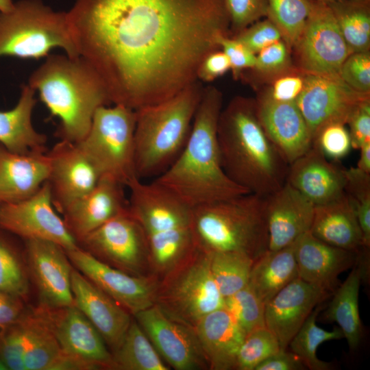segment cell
<instances>
[{"label":"cell","instance_id":"cell-41","mask_svg":"<svg viewBox=\"0 0 370 370\" xmlns=\"http://www.w3.org/2000/svg\"><path fill=\"white\" fill-rule=\"evenodd\" d=\"M281 349L276 336L266 327L246 334L236 356L235 369L254 370Z\"/></svg>","mask_w":370,"mask_h":370},{"label":"cell","instance_id":"cell-5","mask_svg":"<svg viewBox=\"0 0 370 370\" xmlns=\"http://www.w3.org/2000/svg\"><path fill=\"white\" fill-rule=\"evenodd\" d=\"M203 89L197 80L165 101L135 110V169L139 179L158 177L179 156Z\"/></svg>","mask_w":370,"mask_h":370},{"label":"cell","instance_id":"cell-35","mask_svg":"<svg viewBox=\"0 0 370 370\" xmlns=\"http://www.w3.org/2000/svg\"><path fill=\"white\" fill-rule=\"evenodd\" d=\"M115 369L168 370L140 325L132 319L119 347L114 352Z\"/></svg>","mask_w":370,"mask_h":370},{"label":"cell","instance_id":"cell-8","mask_svg":"<svg viewBox=\"0 0 370 370\" xmlns=\"http://www.w3.org/2000/svg\"><path fill=\"white\" fill-rule=\"evenodd\" d=\"M170 318L195 328L208 313L224 307L213 279L210 254L198 247L158 280L156 304Z\"/></svg>","mask_w":370,"mask_h":370},{"label":"cell","instance_id":"cell-37","mask_svg":"<svg viewBox=\"0 0 370 370\" xmlns=\"http://www.w3.org/2000/svg\"><path fill=\"white\" fill-rule=\"evenodd\" d=\"M209 254L213 279L224 298L232 295L248 284L254 262L250 256L237 251Z\"/></svg>","mask_w":370,"mask_h":370},{"label":"cell","instance_id":"cell-14","mask_svg":"<svg viewBox=\"0 0 370 370\" xmlns=\"http://www.w3.org/2000/svg\"><path fill=\"white\" fill-rule=\"evenodd\" d=\"M65 251L77 271L130 314L134 315L156 304L158 279L155 276L129 274L79 246Z\"/></svg>","mask_w":370,"mask_h":370},{"label":"cell","instance_id":"cell-26","mask_svg":"<svg viewBox=\"0 0 370 370\" xmlns=\"http://www.w3.org/2000/svg\"><path fill=\"white\" fill-rule=\"evenodd\" d=\"M286 182L314 206L323 205L345 193V169L330 162L312 145L289 165Z\"/></svg>","mask_w":370,"mask_h":370},{"label":"cell","instance_id":"cell-58","mask_svg":"<svg viewBox=\"0 0 370 370\" xmlns=\"http://www.w3.org/2000/svg\"><path fill=\"white\" fill-rule=\"evenodd\" d=\"M5 369H7L0 358V370H5Z\"/></svg>","mask_w":370,"mask_h":370},{"label":"cell","instance_id":"cell-6","mask_svg":"<svg viewBox=\"0 0 370 370\" xmlns=\"http://www.w3.org/2000/svg\"><path fill=\"white\" fill-rule=\"evenodd\" d=\"M197 246L207 252L237 251L254 261L269 249L265 197L247 193L192 208Z\"/></svg>","mask_w":370,"mask_h":370},{"label":"cell","instance_id":"cell-28","mask_svg":"<svg viewBox=\"0 0 370 370\" xmlns=\"http://www.w3.org/2000/svg\"><path fill=\"white\" fill-rule=\"evenodd\" d=\"M194 329L209 369H235L237 353L246 333L225 307L205 315Z\"/></svg>","mask_w":370,"mask_h":370},{"label":"cell","instance_id":"cell-25","mask_svg":"<svg viewBox=\"0 0 370 370\" xmlns=\"http://www.w3.org/2000/svg\"><path fill=\"white\" fill-rule=\"evenodd\" d=\"M123 186L113 180L101 177L90 192L66 208L62 213L63 220L77 243L128 208Z\"/></svg>","mask_w":370,"mask_h":370},{"label":"cell","instance_id":"cell-43","mask_svg":"<svg viewBox=\"0 0 370 370\" xmlns=\"http://www.w3.org/2000/svg\"><path fill=\"white\" fill-rule=\"evenodd\" d=\"M25 310L16 321L0 330V358L7 369L25 370L23 355L27 328Z\"/></svg>","mask_w":370,"mask_h":370},{"label":"cell","instance_id":"cell-47","mask_svg":"<svg viewBox=\"0 0 370 370\" xmlns=\"http://www.w3.org/2000/svg\"><path fill=\"white\" fill-rule=\"evenodd\" d=\"M232 37L256 55L263 48L282 40L280 29L268 18L256 21Z\"/></svg>","mask_w":370,"mask_h":370},{"label":"cell","instance_id":"cell-29","mask_svg":"<svg viewBox=\"0 0 370 370\" xmlns=\"http://www.w3.org/2000/svg\"><path fill=\"white\" fill-rule=\"evenodd\" d=\"M311 234L336 247L360 252L367 249L354 208L345 192L330 203L314 206Z\"/></svg>","mask_w":370,"mask_h":370},{"label":"cell","instance_id":"cell-45","mask_svg":"<svg viewBox=\"0 0 370 370\" xmlns=\"http://www.w3.org/2000/svg\"><path fill=\"white\" fill-rule=\"evenodd\" d=\"M340 77L354 90L369 95L370 92V53H352L343 62Z\"/></svg>","mask_w":370,"mask_h":370},{"label":"cell","instance_id":"cell-33","mask_svg":"<svg viewBox=\"0 0 370 370\" xmlns=\"http://www.w3.org/2000/svg\"><path fill=\"white\" fill-rule=\"evenodd\" d=\"M364 273V266L356 262L346 280L333 293L334 297L324 314L326 320L338 324L350 349L358 346L362 334L358 296Z\"/></svg>","mask_w":370,"mask_h":370},{"label":"cell","instance_id":"cell-22","mask_svg":"<svg viewBox=\"0 0 370 370\" xmlns=\"http://www.w3.org/2000/svg\"><path fill=\"white\" fill-rule=\"evenodd\" d=\"M360 254L330 245L310 230L295 241L298 277L332 295L338 286V275L358 262Z\"/></svg>","mask_w":370,"mask_h":370},{"label":"cell","instance_id":"cell-4","mask_svg":"<svg viewBox=\"0 0 370 370\" xmlns=\"http://www.w3.org/2000/svg\"><path fill=\"white\" fill-rule=\"evenodd\" d=\"M27 84L59 119L58 136L74 143L87 134L97 108L111 103L99 76L80 56L49 54Z\"/></svg>","mask_w":370,"mask_h":370},{"label":"cell","instance_id":"cell-57","mask_svg":"<svg viewBox=\"0 0 370 370\" xmlns=\"http://www.w3.org/2000/svg\"><path fill=\"white\" fill-rule=\"evenodd\" d=\"M317 1H321V2H323L325 3H333V2H335V1H341V0H317Z\"/></svg>","mask_w":370,"mask_h":370},{"label":"cell","instance_id":"cell-34","mask_svg":"<svg viewBox=\"0 0 370 370\" xmlns=\"http://www.w3.org/2000/svg\"><path fill=\"white\" fill-rule=\"evenodd\" d=\"M328 5L351 53L369 51L370 0H341Z\"/></svg>","mask_w":370,"mask_h":370},{"label":"cell","instance_id":"cell-16","mask_svg":"<svg viewBox=\"0 0 370 370\" xmlns=\"http://www.w3.org/2000/svg\"><path fill=\"white\" fill-rule=\"evenodd\" d=\"M369 95L359 93L342 79L306 73L304 86L295 103L312 137L325 125H346L354 107Z\"/></svg>","mask_w":370,"mask_h":370},{"label":"cell","instance_id":"cell-19","mask_svg":"<svg viewBox=\"0 0 370 370\" xmlns=\"http://www.w3.org/2000/svg\"><path fill=\"white\" fill-rule=\"evenodd\" d=\"M47 153L50 162L47 182L54 208L62 213L71 203L90 192L101 176L76 143L61 140Z\"/></svg>","mask_w":370,"mask_h":370},{"label":"cell","instance_id":"cell-24","mask_svg":"<svg viewBox=\"0 0 370 370\" xmlns=\"http://www.w3.org/2000/svg\"><path fill=\"white\" fill-rule=\"evenodd\" d=\"M265 198L269 250L288 247L310 230L315 206L289 184Z\"/></svg>","mask_w":370,"mask_h":370},{"label":"cell","instance_id":"cell-27","mask_svg":"<svg viewBox=\"0 0 370 370\" xmlns=\"http://www.w3.org/2000/svg\"><path fill=\"white\" fill-rule=\"evenodd\" d=\"M49 171L47 152L17 153L0 144V204L33 195L47 182Z\"/></svg>","mask_w":370,"mask_h":370},{"label":"cell","instance_id":"cell-18","mask_svg":"<svg viewBox=\"0 0 370 370\" xmlns=\"http://www.w3.org/2000/svg\"><path fill=\"white\" fill-rule=\"evenodd\" d=\"M25 241L28 269L38 290L40 306L58 309L74 306L71 280L73 268L65 250L49 241Z\"/></svg>","mask_w":370,"mask_h":370},{"label":"cell","instance_id":"cell-54","mask_svg":"<svg viewBox=\"0 0 370 370\" xmlns=\"http://www.w3.org/2000/svg\"><path fill=\"white\" fill-rule=\"evenodd\" d=\"M25 310L22 298L0 292V330L16 321Z\"/></svg>","mask_w":370,"mask_h":370},{"label":"cell","instance_id":"cell-3","mask_svg":"<svg viewBox=\"0 0 370 370\" xmlns=\"http://www.w3.org/2000/svg\"><path fill=\"white\" fill-rule=\"evenodd\" d=\"M217 138L222 167L235 184L267 197L286 182L289 164L261 125L255 100L236 97L221 110Z\"/></svg>","mask_w":370,"mask_h":370},{"label":"cell","instance_id":"cell-48","mask_svg":"<svg viewBox=\"0 0 370 370\" xmlns=\"http://www.w3.org/2000/svg\"><path fill=\"white\" fill-rule=\"evenodd\" d=\"M290 49L283 40L263 48L256 54L254 70L267 75L282 74L291 65Z\"/></svg>","mask_w":370,"mask_h":370},{"label":"cell","instance_id":"cell-7","mask_svg":"<svg viewBox=\"0 0 370 370\" xmlns=\"http://www.w3.org/2000/svg\"><path fill=\"white\" fill-rule=\"evenodd\" d=\"M56 48L79 56L67 12L56 11L42 0H20L10 11L0 12V58L39 59Z\"/></svg>","mask_w":370,"mask_h":370},{"label":"cell","instance_id":"cell-42","mask_svg":"<svg viewBox=\"0 0 370 370\" xmlns=\"http://www.w3.org/2000/svg\"><path fill=\"white\" fill-rule=\"evenodd\" d=\"M0 292L24 299L29 292L27 271L19 256L0 237Z\"/></svg>","mask_w":370,"mask_h":370},{"label":"cell","instance_id":"cell-40","mask_svg":"<svg viewBox=\"0 0 370 370\" xmlns=\"http://www.w3.org/2000/svg\"><path fill=\"white\" fill-rule=\"evenodd\" d=\"M345 192L352 204L362 231L364 243L370 246V174L357 167L345 169Z\"/></svg>","mask_w":370,"mask_h":370},{"label":"cell","instance_id":"cell-36","mask_svg":"<svg viewBox=\"0 0 370 370\" xmlns=\"http://www.w3.org/2000/svg\"><path fill=\"white\" fill-rule=\"evenodd\" d=\"M321 308L317 306L314 309L288 345L291 352L310 370L331 369L332 367L330 363L318 358L317 349L323 342L344 338L339 328L335 327L332 331H328L316 324Z\"/></svg>","mask_w":370,"mask_h":370},{"label":"cell","instance_id":"cell-51","mask_svg":"<svg viewBox=\"0 0 370 370\" xmlns=\"http://www.w3.org/2000/svg\"><path fill=\"white\" fill-rule=\"evenodd\" d=\"M230 70V63L227 56L221 49L207 54L199 64L197 79L204 82H211Z\"/></svg>","mask_w":370,"mask_h":370},{"label":"cell","instance_id":"cell-1","mask_svg":"<svg viewBox=\"0 0 370 370\" xmlns=\"http://www.w3.org/2000/svg\"><path fill=\"white\" fill-rule=\"evenodd\" d=\"M67 15L111 103L134 110L197 81L204 58L230 36L225 0H75Z\"/></svg>","mask_w":370,"mask_h":370},{"label":"cell","instance_id":"cell-23","mask_svg":"<svg viewBox=\"0 0 370 370\" xmlns=\"http://www.w3.org/2000/svg\"><path fill=\"white\" fill-rule=\"evenodd\" d=\"M71 280L75 306L114 352L132 322L130 313L74 268Z\"/></svg>","mask_w":370,"mask_h":370},{"label":"cell","instance_id":"cell-9","mask_svg":"<svg viewBox=\"0 0 370 370\" xmlns=\"http://www.w3.org/2000/svg\"><path fill=\"white\" fill-rule=\"evenodd\" d=\"M135 125V110L122 105L101 106L95 111L87 134L76 144L92 162L101 178L107 177L127 186L138 177Z\"/></svg>","mask_w":370,"mask_h":370},{"label":"cell","instance_id":"cell-10","mask_svg":"<svg viewBox=\"0 0 370 370\" xmlns=\"http://www.w3.org/2000/svg\"><path fill=\"white\" fill-rule=\"evenodd\" d=\"M128 208L141 225L148 247L183 242L193 235L192 208L171 191L153 181L134 178Z\"/></svg>","mask_w":370,"mask_h":370},{"label":"cell","instance_id":"cell-39","mask_svg":"<svg viewBox=\"0 0 370 370\" xmlns=\"http://www.w3.org/2000/svg\"><path fill=\"white\" fill-rule=\"evenodd\" d=\"M224 307L234 316L246 334L266 327L265 304L249 284L232 295L224 298Z\"/></svg>","mask_w":370,"mask_h":370},{"label":"cell","instance_id":"cell-12","mask_svg":"<svg viewBox=\"0 0 370 370\" xmlns=\"http://www.w3.org/2000/svg\"><path fill=\"white\" fill-rule=\"evenodd\" d=\"M294 48L305 73L338 79L343 62L352 53L330 8L317 0Z\"/></svg>","mask_w":370,"mask_h":370},{"label":"cell","instance_id":"cell-20","mask_svg":"<svg viewBox=\"0 0 370 370\" xmlns=\"http://www.w3.org/2000/svg\"><path fill=\"white\" fill-rule=\"evenodd\" d=\"M330 295L298 277L265 304L266 328L276 336L282 349H286L314 309Z\"/></svg>","mask_w":370,"mask_h":370},{"label":"cell","instance_id":"cell-44","mask_svg":"<svg viewBox=\"0 0 370 370\" xmlns=\"http://www.w3.org/2000/svg\"><path fill=\"white\" fill-rule=\"evenodd\" d=\"M312 146L326 158L333 160L344 158L352 148L349 130L341 123L323 126L314 137Z\"/></svg>","mask_w":370,"mask_h":370},{"label":"cell","instance_id":"cell-2","mask_svg":"<svg viewBox=\"0 0 370 370\" xmlns=\"http://www.w3.org/2000/svg\"><path fill=\"white\" fill-rule=\"evenodd\" d=\"M221 110V91L212 86L204 88L183 149L154 180L191 208L249 193L232 182L222 167L217 138Z\"/></svg>","mask_w":370,"mask_h":370},{"label":"cell","instance_id":"cell-50","mask_svg":"<svg viewBox=\"0 0 370 370\" xmlns=\"http://www.w3.org/2000/svg\"><path fill=\"white\" fill-rule=\"evenodd\" d=\"M352 146L359 149L363 145L370 143V99L367 97L353 109L347 119Z\"/></svg>","mask_w":370,"mask_h":370},{"label":"cell","instance_id":"cell-53","mask_svg":"<svg viewBox=\"0 0 370 370\" xmlns=\"http://www.w3.org/2000/svg\"><path fill=\"white\" fill-rule=\"evenodd\" d=\"M306 366L301 360L294 353L280 349L269 356L259 365L254 370H303Z\"/></svg>","mask_w":370,"mask_h":370},{"label":"cell","instance_id":"cell-55","mask_svg":"<svg viewBox=\"0 0 370 370\" xmlns=\"http://www.w3.org/2000/svg\"><path fill=\"white\" fill-rule=\"evenodd\" d=\"M359 149L360 150V158L356 167L370 174V143L363 145Z\"/></svg>","mask_w":370,"mask_h":370},{"label":"cell","instance_id":"cell-49","mask_svg":"<svg viewBox=\"0 0 370 370\" xmlns=\"http://www.w3.org/2000/svg\"><path fill=\"white\" fill-rule=\"evenodd\" d=\"M219 48L227 56L230 70L234 79H238L244 71L253 69L256 55L234 37L223 36L218 40Z\"/></svg>","mask_w":370,"mask_h":370},{"label":"cell","instance_id":"cell-17","mask_svg":"<svg viewBox=\"0 0 370 370\" xmlns=\"http://www.w3.org/2000/svg\"><path fill=\"white\" fill-rule=\"evenodd\" d=\"M40 308L66 356L79 362L84 370L115 369L113 356L102 336L75 305L58 309Z\"/></svg>","mask_w":370,"mask_h":370},{"label":"cell","instance_id":"cell-38","mask_svg":"<svg viewBox=\"0 0 370 370\" xmlns=\"http://www.w3.org/2000/svg\"><path fill=\"white\" fill-rule=\"evenodd\" d=\"M267 18L280 29L289 49L295 47L314 0H267Z\"/></svg>","mask_w":370,"mask_h":370},{"label":"cell","instance_id":"cell-15","mask_svg":"<svg viewBox=\"0 0 370 370\" xmlns=\"http://www.w3.org/2000/svg\"><path fill=\"white\" fill-rule=\"evenodd\" d=\"M134 316L160 356L173 369H209L193 328L170 318L156 304Z\"/></svg>","mask_w":370,"mask_h":370},{"label":"cell","instance_id":"cell-46","mask_svg":"<svg viewBox=\"0 0 370 370\" xmlns=\"http://www.w3.org/2000/svg\"><path fill=\"white\" fill-rule=\"evenodd\" d=\"M234 36L262 17L267 16V0H225Z\"/></svg>","mask_w":370,"mask_h":370},{"label":"cell","instance_id":"cell-56","mask_svg":"<svg viewBox=\"0 0 370 370\" xmlns=\"http://www.w3.org/2000/svg\"><path fill=\"white\" fill-rule=\"evenodd\" d=\"M14 2L12 0H0V12H5L10 11Z\"/></svg>","mask_w":370,"mask_h":370},{"label":"cell","instance_id":"cell-21","mask_svg":"<svg viewBox=\"0 0 370 370\" xmlns=\"http://www.w3.org/2000/svg\"><path fill=\"white\" fill-rule=\"evenodd\" d=\"M256 101L266 134L290 165L312 145V137L295 101H278L267 94Z\"/></svg>","mask_w":370,"mask_h":370},{"label":"cell","instance_id":"cell-30","mask_svg":"<svg viewBox=\"0 0 370 370\" xmlns=\"http://www.w3.org/2000/svg\"><path fill=\"white\" fill-rule=\"evenodd\" d=\"M25 370H81L79 363L62 350L40 307L25 310Z\"/></svg>","mask_w":370,"mask_h":370},{"label":"cell","instance_id":"cell-31","mask_svg":"<svg viewBox=\"0 0 370 370\" xmlns=\"http://www.w3.org/2000/svg\"><path fill=\"white\" fill-rule=\"evenodd\" d=\"M35 93L27 84L23 85L16 104L10 110L0 111V144L12 152L47 151V136L38 132L32 123Z\"/></svg>","mask_w":370,"mask_h":370},{"label":"cell","instance_id":"cell-52","mask_svg":"<svg viewBox=\"0 0 370 370\" xmlns=\"http://www.w3.org/2000/svg\"><path fill=\"white\" fill-rule=\"evenodd\" d=\"M304 86V77L284 75L277 79L267 95L278 101H295Z\"/></svg>","mask_w":370,"mask_h":370},{"label":"cell","instance_id":"cell-13","mask_svg":"<svg viewBox=\"0 0 370 370\" xmlns=\"http://www.w3.org/2000/svg\"><path fill=\"white\" fill-rule=\"evenodd\" d=\"M0 227L25 241L40 239L53 242L64 250L79 246L64 220L56 213L47 182L28 198L1 204Z\"/></svg>","mask_w":370,"mask_h":370},{"label":"cell","instance_id":"cell-32","mask_svg":"<svg viewBox=\"0 0 370 370\" xmlns=\"http://www.w3.org/2000/svg\"><path fill=\"white\" fill-rule=\"evenodd\" d=\"M298 278L295 242L278 250H267L253 264L249 284L266 304L278 292Z\"/></svg>","mask_w":370,"mask_h":370},{"label":"cell","instance_id":"cell-11","mask_svg":"<svg viewBox=\"0 0 370 370\" xmlns=\"http://www.w3.org/2000/svg\"><path fill=\"white\" fill-rule=\"evenodd\" d=\"M79 244L101 261L125 273L153 276L145 232L129 208L87 234Z\"/></svg>","mask_w":370,"mask_h":370}]
</instances>
